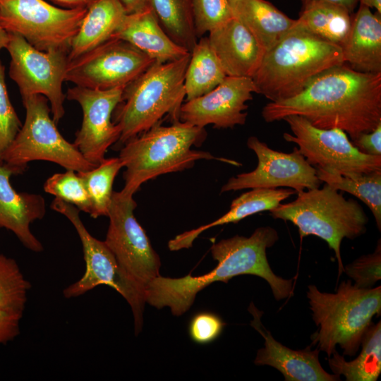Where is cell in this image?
Masks as SVG:
<instances>
[{"label":"cell","mask_w":381,"mask_h":381,"mask_svg":"<svg viewBox=\"0 0 381 381\" xmlns=\"http://www.w3.org/2000/svg\"><path fill=\"white\" fill-rule=\"evenodd\" d=\"M301 116L313 126L343 130L351 140L381 123V73H365L343 63L315 76L297 95L267 103V123Z\"/></svg>","instance_id":"1"},{"label":"cell","mask_w":381,"mask_h":381,"mask_svg":"<svg viewBox=\"0 0 381 381\" xmlns=\"http://www.w3.org/2000/svg\"><path fill=\"white\" fill-rule=\"evenodd\" d=\"M277 231L270 226L255 230L249 237L236 235L222 239L211 247L212 258L218 262L211 272L198 277L190 274L179 278L158 276L145 291V302L161 309L169 307L175 316H181L192 306L197 294L216 282H228L241 274L260 277L269 284L276 300L288 297L293 289L292 279L276 275L267 258V249L278 240Z\"/></svg>","instance_id":"2"},{"label":"cell","mask_w":381,"mask_h":381,"mask_svg":"<svg viewBox=\"0 0 381 381\" xmlns=\"http://www.w3.org/2000/svg\"><path fill=\"white\" fill-rule=\"evenodd\" d=\"M207 133L180 121L170 126L156 124L124 143L119 157L126 170L123 193L133 195L140 186L162 174L191 168L197 160L217 159L235 166L241 164L208 152L192 150L205 140Z\"/></svg>","instance_id":"3"},{"label":"cell","mask_w":381,"mask_h":381,"mask_svg":"<svg viewBox=\"0 0 381 381\" xmlns=\"http://www.w3.org/2000/svg\"><path fill=\"white\" fill-rule=\"evenodd\" d=\"M343 63L339 45L293 26L265 53L252 79L257 94L277 102L297 95L318 74Z\"/></svg>","instance_id":"4"},{"label":"cell","mask_w":381,"mask_h":381,"mask_svg":"<svg viewBox=\"0 0 381 381\" xmlns=\"http://www.w3.org/2000/svg\"><path fill=\"white\" fill-rule=\"evenodd\" d=\"M313 319L319 327L313 345L329 357L339 345L344 355L353 356L375 315L381 313V286L361 289L342 282L335 293L321 292L309 285L307 292Z\"/></svg>","instance_id":"5"},{"label":"cell","mask_w":381,"mask_h":381,"mask_svg":"<svg viewBox=\"0 0 381 381\" xmlns=\"http://www.w3.org/2000/svg\"><path fill=\"white\" fill-rule=\"evenodd\" d=\"M190 57L188 53L176 61L155 62L124 87L121 102L113 112V122L121 128V144L159 123L164 116L172 123L179 121Z\"/></svg>","instance_id":"6"},{"label":"cell","mask_w":381,"mask_h":381,"mask_svg":"<svg viewBox=\"0 0 381 381\" xmlns=\"http://www.w3.org/2000/svg\"><path fill=\"white\" fill-rule=\"evenodd\" d=\"M274 219L290 221L298 229L300 236H316L334 251L339 276L344 272L340 252L344 238L353 239L366 231L368 218L360 204L346 200L328 184L298 193L288 203H280L272 210Z\"/></svg>","instance_id":"7"},{"label":"cell","mask_w":381,"mask_h":381,"mask_svg":"<svg viewBox=\"0 0 381 381\" xmlns=\"http://www.w3.org/2000/svg\"><path fill=\"white\" fill-rule=\"evenodd\" d=\"M25 119L1 159L22 174L28 164L35 160L56 163L76 172L97 167L87 160L73 143L67 141L50 117L47 99L34 95L23 99Z\"/></svg>","instance_id":"8"},{"label":"cell","mask_w":381,"mask_h":381,"mask_svg":"<svg viewBox=\"0 0 381 381\" xmlns=\"http://www.w3.org/2000/svg\"><path fill=\"white\" fill-rule=\"evenodd\" d=\"M136 206L132 195L113 192L104 243L126 278L145 301L147 286L159 276L161 262L134 215Z\"/></svg>","instance_id":"9"},{"label":"cell","mask_w":381,"mask_h":381,"mask_svg":"<svg viewBox=\"0 0 381 381\" xmlns=\"http://www.w3.org/2000/svg\"><path fill=\"white\" fill-rule=\"evenodd\" d=\"M87 8H64L44 0H0V23L42 52L68 54Z\"/></svg>","instance_id":"10"},{"label":"cell","mask_w":381,"mask_h":381,"mask_svg":"<svg viewBox=\"0 0 381 381\" xmlns=\"http://www.w3.org/2000/svg\"><path fill=\"white\" fill-rule=\"evenodd\" d=\"M51 208L72 223L80 238L85 262L84 274L63 291L66 298L78 297L102 284L118 291L131 308L135 333L138 334L143 327L145 299L128 282L117 261L104 241L93 237L81 221L80 210L73 205L55 198Z\"/></svg>","instance_id":"11"},{"label":"cell","mask_w":381,"mask_h":381,"mask_svg":"<svg viewBox=\"0 0 381 381\" xmlns=\"http://www.w3.org/2000/svg\"><path fill=\"white\" fill-rule=\"evenodd\" d=\"M283 120L292 133H284V139L297 145L299 152L315 168L342 176L381 170V156L359 151L343 130L317 128L297 115L288 116Z\"/></svg>","instance_id":"12"},{"label":"cell","mask_w":381,"mask_h":381,"mask_svg":"<svg viewBox=\"0 0 381 381\" xmlns=\"http://www.w3.org/2000/svg\"><path fill=\"white\" fill-rule=\"evenodd\" d=\"M155 62L127 41L111 37L69 60L64 80L94 90L125 87Z\"/></svg>","instance_id":"13"},{"label":"cell","mask_w":381,"mask_h":381,"mask_svg":"<svg viewBox=\"0 0 381 381\" xmlns=\"http://www.w3.org/2000/svg\"><path fill=\"white\" fill-rule=\"evenodd\" d=\"M8 34L6 49L11 56L10 78L18 85L22 99L34 95L44 96L50 103L52 119L57 124L65 114L66 95L62 83L65 81L68 54L63 51H40L21 36Z\"/></svg>","instance_id":"14"},{"label":"cell","mask_w":381,"mask_h":381,"mask_svg":"<svg viewBox=\"0 0 381 381\" xmlns=\"http://www.w3.org/2000/svg\"><path fill=\"white\" fill-rule=\"evenodd\" d=\"M247 146L258 158V166L252 171L230 178L221 193L247 188L288 187L300 193L320 187L316 168L310 165L297 147L285 153L270 148L255 136L247 140Z\"/></svg>","instance_id":"15"},{"label":"cell","mask_w":381,"mask_h":381,"mask_svg":"<svg viewBox=\"0 0 381 381\" xmlns=\"http://www.w3.org/2000/svg\"><path fill=\"white\" fill-rule=\"evenodd\" d=\"M124 87L100 90L74 86L66 97L77 102L83 111L80 128L73 144L90 162L98 165L108 148L119 141L121 128L111 121L112 114L121 102Z\"/></svg>","instance_id":"16"},{"label":"cell","mask_w":381,"mask_h":381,"mask_svg":"<svg viewBox=\"0 0 381 381\" xmlns=\"http://www.w3.org/2000/svg\"><path fill=\"white\" fill-rule=\"evenodd\" d=\"M253 93L258 90L251 78L226 76L209 92L182 104L179 121L200 128L243 125L248 116L246 102L253 99Z\"/></svg>","instance_id":"17"},{"label":"cell","mask_w":381,"mask_h":381,"mask_svg":"<svg viewBox=\"0 0 381 381\" xmlns=\"http://www.w3.org/2000/svg\"><path fill=\"white\" fill-rule=\"evenodd\" d=\"M248 311L253 315L251 326L262 335L264 347L258 351L255 364L270 365L278 370L286 381H336L339 375L325 371L319 361L320 350L309 347L293 350L277 341L261 322L262 312L251 303Z\"/></svg>","instance_id":"18"},{"label":"cell","mask_w":381,"mask_h":381,"mask_svg":"<svg viewBox=\"0 0 381 381\" xmlns=\"http://www.w3.org/2000/svg\"><path fill=\"white\" fill-rule=\"evenodd\" d=\"M20 174L18 169L0 160V229L13 232L28 250L40 253L43 246L32 233L30 224L44 217L45 201L41 195L18 193L12 187L11 176Z\"/></svg>","instance_id":"19"},{"label":"cell","mask_w":381,"mask_h":381,"mask_svg":"<svg viewBox=\"0 0 381 381\" xmlns=\"http://www.w3.org/2000/svg\"><path fill=\"white\" fill-rule=\"evenodd\" d=\"M207 37L227 76L253 78L265 52L241 23L234 17Z\"/></svg>","instance_id":"20"},{"label":"cell","mask_w":381,"mask_h":381,"mask_svg":"<svg viewBox=\"0 0 381 381\" xmlns=\"http://www.w3.org/2000/svg\"><path fill=\"white\" fill-rule=\"evenodd\" d=\"M344 64L365 73H381V14L360 5L341 45Z\"/></svg>","instance_id":"21"},{"label":"cell","mask_w":381,"mask_h":381,"mask_svg":"<svg viewBox=\"0 0 381 381\" xmlns=\"http://www.w3.org/2000/svg\"><path fill=\"white\" fill-rule=\"evenodd\" d=\"M111 37L127 41L157 63L176 61L190 53L168 36L150 6L127 14Z\"/></svg>","instance_id":"22"},{"label":"cell","mask_w":381,"mask_h":381,"mask_svg":"<svg viewBox=\"0 0 381 381\" xmlns=\"http://www.w3.org/2000/svg\"><path fill=\"white\" fill-rule=\"evenodd\" d=\"M291 188H256L245 192L235 198L229 210L209 224L183 232L168 243L170 250L176 251L192 246L194 240L205 231L217 226L237 223L246 217L263 211H271L281 202L296 194Z\"/></svg>","instance_id":"23"},{"label":"cell","mask_w":381,"mask_h":381,"mask_svg":"<svg viewBox=\"0 0 381 381\" xmlns=\"http://www.w3.org/2000/svg\"><path fill=\"white\" fill-rule=\"evenodd\" d=\"M233 16L253 35L266 52L294 25L288 17L266 0H229Z\"/></svg>","instance_id":"24"},{"label":"cell","mask_w":381,"mask_h":381,"mask_svg":"<svg viewBox=\"0 0 381 381\" xmlns=\"http://www.w3.org/2000/svg\"><path fill=\"white\" fill-rule=\"evenodd\" d=\"M126 16L120 0H94L87 7L80 28L72 40L68 61L110 39Z\"/></svg>","instance_id":"25"},{"label":"cell","mask_w":381,"mask_h":381,"mask_svg":"<svg viewBox=\"0 0 381 381\" xmlns=\"http://www.w3.org/2000/svg\"><path fill=\"white\" fill-rule=\"evenodd\" d=\"M352 16L341 6L312 1L303 5L294 27L341 47L349 32Z\"/></svg>","instance_id":"26"},{"label":"cell","mask_w":381,"mask_h":381,"mask_svg":"<svg viewBox=\"0 0 381 381\" xmlns=\"http://www.w3.org/2000/svg\"><path fill=\"white\" fill-rule=\"evenodd\" d=\"M360 354L350 361L335 351L328 359L334 374L347 381H376L381 373V322L371 324L361 341Z\"/></svg>","instance_id":"27"},{"label":"cell","mask_w":381,"mask_h":381,"mask_svg":"<svg viewBox=\"0 0 381 381\" xmlns=\"http://www.w3.org/2000/svg\"><path fill=\"white\" fill-rule=\"evenodd\" d=\"M227 75L214 53L208 37H202L190 52L186 71V101L202 96L220 84Z\"/></svg>","instance_id":"28"},{"label":"cell","mask_w":381,"mask_h":381,"mask_svg":"<svg viewBox=\"0 0 381 381\" xmlns=\"http://www.w3.org/2000/svg\"><path fill=\"white\" fill-rule=\"evenodd\" d=\"M150 6L168 36L191 52L198 42L193 23V0H150Z\"/></svg>","instance_id":"29"},{"label":"cell","mask_w":381,"mask_h":381,"mask_svg":"<svg viewBox=\"0 0 381 381\" xmlns=\"http://www.w3.org/2000/svg\"><path fill=\"white\" fill-rule=\"evenodd\" d=\"M322 182L337 190L349 193L363 202L373 213L381 229V170L354 176H342L316 168Z\"/></svg>","instance_id":"30"},{"label":"cell","mask_w":381,"mask_h":381,"mask_svg":"<svg viewBox=\"0 0 381 381\" xmlns=\"http://www.w3.org/2000/svg\"><path fill=\"white\" fill-rule=\"evenodd\" d=\"M122 167L123 163L117 157L104 158L95 168L78 172L91 201L92 217L107 216L114 192V181Z\"/></svg>","instance_id":"31"},{"label":"cell","mask_w":381,"mask_h":381,"mask_svg":"<svg viewBox=\"0 0 381 381\" xmlns=\"http://www.w3.org/2000/svg\"><path fill=\"white\" fill-rule=\"evenodd\" d=\"M30 289L16 261L0 253V308L23 313Z\"/></svg>","instance_id":"32"},{"label":"cell","mask_w":381,"mask_h":381,"mask_svg":"<svg viewBox=\"0 0 381 381\" xmlns=\"http://www.w3.org/2000/svg\"><path fill=\"white\" fill-rule=\"evenodd\" d=\"M44 190L56 198L75 206L80 211L90 215L92 204L82 179L74 170L67 169L64 173H58L47 179Z\"/></svg>","instance_id":"33"},{"label":"cell","mask_w":381,"mask_h":381,"mask_svg":"<svg viewBox=\"0 0 381 381\" xmlns=\"http://www.w3.org/2000/svg\"><path fill=\"white\" fill-rule=\"evenodd\" d=\"M193 16L199 39L234 18L229 0H193Z\"/></svg>","instance_id":"34"},{"label":"cell","mask_w":381,"mask_h":381,"mask_svg":"<svg viewBox=\"0 0 381 381\" xmlns=\"http://www.w3.org/2000/svg\"><path fill=\"white\" fill-rule=\"evenodd\" d=\"M345 272L361 289H370L381 278L380 240L373 253L362 255L344 267Z\"/></svg>","instance_id":"35"},{"label":"cell","mask_w":381,"mask_h":381,"mask_svg":"<svg viewBox=\"0 0 381 381\" xmlns=\"http://www.w3.org/2000/svg\"><path fill=\"white\" fill-rule=\"evenodd\" d=\"M22 125L11 102L5 81V67L0 61V160Z\"/></svg>","instance_id":"36"},{"label":"cell","mask_w":381,"mask_h":381,"mask_svg":"<svg viewBox=\"0 0 381 381\" xmlns=\"http://www.w3.org/2000/svg\"><path fill=\"white\" fill-rule=\"evenodd\" d=\"M224 326L225 323L219 315L212 312L202 311L191 318L188 333L194 342L207 344L220 336Z\"/></svg>","instance_id":"37"},{"label":"cell","mask_w":381,"mask_h":381,"mask_svg":"<svg viewBox=\"0 0 381 381\" xmlns=\"http://www.w3.org/2000/svg\"><path fill=\"white\" fill-rule=\"evenodd\" d=\"M23 313L0 308V345L13 340L20 334Z\"/></svg>","instance_id":"38"},{"label":"cell","mask_w":381,"mask_h":381,"mask_svg":"<svg viewBox=\"0 0 381 381\" xmlns=\"http://www.w3.org/2000/svg\"><path fill=\"white\" fill-rule=\"evenodd\" d=\"M361 152L373 156H381V123L373 131L363 133L351 141Z\"/></svg>","instance_id":"39"},{"label":"cell","mask_w":381,"mask_h":381,"mask_svg":"<svg viewBox=\"0 0 381 381\" xmlns=\"http://www.w3.org/2000/svg\"><path fill=\"white\" fill-rule=\"evenodd\" d=\"M127 14L140 12L150 6V0H120Z\"/></svg>","instance_id":"40"},{"label":"cell","mask_w":381,"mask_h":381,"mask_svg":"<svg viewBox=\"0 0 381 381\" xmlns=\"http://www.w3.org/2000/svg\"><path fill=\"white\" fill-rule=\"evenodd\" d=\"M64 8H87L94 0H49Z\"/></svg>","instance_id":"41"},{"label":"cell","mask_w":381,"mask_h":381,"mask_svg":"<svg viewBox=\"0 0 381 381\" xmlns=\"http://www.w3.org/2000/svg\"><path fill=\"white\" fill-rule=\"evenodd\" d=\"M303 5L312 1H326L341 6L353 13L357 6L358 0H301Z\"/></svg>","instance_id":"42"},{"label":"cell","mask_w":381,"mask_h":381,"mask_svg":"<svg viewBox=\"0 0 381 381\" xmlns=\"http://www.w3.org/2000/svg\"><path fill=\"white\" fill-rule=\"evenodd\" d=\"M360 5L365 6L369 8L376 9V12L381 14V0H358Z\"/></svg>","instance_id":"43"},{"label":"cell","mask_w":381,"mask_h":381,"mask_svg":"<svg viewBox=\"0 0 381 381\" xmlns=\"http://www.w3.org/2000/svg\"><path fill=\"white\" fill-rule=\"evenodd\" d=\"M9 40V34L4 29L0 23V51L6 49Z\"/></svg>","instance_id":"44"}]
</instances>
